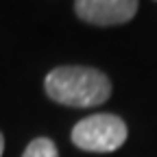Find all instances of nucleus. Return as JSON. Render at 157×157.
<instances>
[{"label": "nucleus", "mask_w": 157, "mask_h": 157, "mask_svg": "<svg viewBox=\"0 0 157 157\" xmlns=\"http://www.w3.org/2000/svg\"><path fill=\"white\" fill-rule=\"evenodd\" d=\"M72 142L81 151L111 153L127 142V124L113 113H96L74 124Z\"/></svg>", "instance_id": "nucleus-2"}, {"label": "nucleus", "mask_w": 157, "mask_h": 157, "mask_svg": "<svg viewBox=\"0 0 157 157\" xmlns=\"http://www.w3.org/2000/svg\"><path fill=\"white\" fill-rule=\"evenodd\" d=\"M22 157H59V153H57V146L52 144V140H48V137H35L26 146Z\"/></svg>", "instance_id": "nucleus-4"}, {"label": "nucleus", "mask_w": 157, "mask_h": 157, "mask_svg": "<svg viewBox=\"0 0 157 157\" xmlns=\"http://www.w3.org/2000/svg\"><path fill=\"white\" fill-rule=\"evenodd\" d=\"M74 11L87 24L113 26L135 15L137 0H74Z\"/></svg>", "instance_id": "nucleus-3"}, {"label": "nucleus", "mask_w": 157, "mask_h": 157, "mask_svg": "<svg viewBox=\"0 0 157 157\" xmlns=\"http://www.w3.org/2000/svg\"><path fill=\"white\" fill-rule=\"evenodd\" d=\"M2 151H5V137H2V133H0V157H2Z\"/></svg>", "instance_id": "nucleus-5"}, {"label": "nucleus", "mask_w": 157, "mask_h": 157, "mask_svg": "<svg viewBox=\"0 0 157 157\" xmlns=\"http://www.w3.org/2000/svg\"><path fill=\"white\" fill-rule=\"evenodd\" d=\"M46 94L66 107H98L111 96V83L96 68L61 66L48 72Z\"/></svg>", "instance_id": "nucleus-1"}]
</instances>
